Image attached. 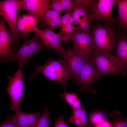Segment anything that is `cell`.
Instances as JSON below:
<instances>
[{"instance_id":"6da1fadb","label":"cell","mask_w":127,"mask_h":127,"mask_svg":"<svg viewBox=\"0 0 127 127\" xmlns=\"http://www.w3.org/2000/svg\"><path fill=\"white\" fill-rule=\"evenodd\" d=\"M93 39L92 54H110L114 50L118 31L113 25L97 23L91 26Z\"/></svg>"},{"instance_id":"7a4b0ae2","label":"cell","mask_w":127,"mask_h":127,"mask_svg":"<svg viewBox=\"0 0 127 127\" xmlns=\"http://www.w3.org/2000/svg\"><path fill=\"white\" fill-rule=\"evenodd\" d=\"M42 74L46 79L53 82L61 84L65 90L67 81L73 78L72 74L67 64L60 56L57 60L51 57L47 59L46 63L43 66H36L35 72L30 77V79L34 78L39 73Z\"/></svg>"},{"instance_id":"3957f363","label":"cell","mask_w":127,"mask_h":127,"mask_svg":"<svg viewBox=\"0 0 127 127\" xmlns=\"http://www.w3.org/2000/svg\"><path fill=\"white\" fill-rule=\"evenodd\" d=\"M21 0H0V15L7 22L12 38V50L20 42V34L16 26L18 12L20 10Z\"/></svg>"},{"instance_id":"277c9868","label":"cell","mask_w":127,"mask_h":127,"mask_svg":"<svg viewBox=\"0 0 127 127\" xmlns=\"http://www.w3.org/2000/svg\"><path fill=\"white\" fill-rule=\"evenodd\" d=\"M42 49L45 48L35 33L31 39L24 41L16 52L12 53L8 61H18V69L21 70L35 53Z\"/></svg>"},{"instance_id":"5b68a950","label":"cell","mask_w":127,"mask_h":127,"mask_svg":"<svg viewBox=\"0 0 127 127\" xmlns=\"http://www.w3.org/2000/svg\"><path fill=\"white\" fill-rule=\"evenodd\" d=\"M90 59L101 77L106 74H122V66L115 55L110 53L92 54Z\"/></svg>"},{"instance_id":"8992f818","label":"cell","mask_w":127,"mask_h":127,"mask_svg":"<svg viewBox=\"0 0 127 127\" xmlns=\"http://www.w3.org/2000/svg\"><path fill=\"white\" fill-rule=\"evenodd\" d=\"M9 79L6 90L11 101L10 109L15 112L20 111V103L23 100V95L26 91L24 86L23 71L18 69L12 77L8 76Z\"/></svg>"},{"instance_id":"52a82bcc","label":"cell","mask_w":127,"mask_h":127,"mask_svg":"<svg viewBox=\"0 0 127 127\" xmlns=\"http://www.w3.org/2000/svg\"><path fill=\"white\" fill-rule=\"evenodd\" d=\"M115 2V0H93L90 10L92 21L103 20L113 25L114 18L112 13Z\"/></svg>"},{"instance_id":"ba28073f","label":"cell","mask_w":127,"mask_h":127,"mask_svg":"<svg viewBox=\"0 0 127 127\" xmlns=\"http://www.w3.org/2000/svg\"><path fill=\"white\" fill-rule=\"evenodd\" d=\"M101 77L92 62L89 58L81 71L74 79L75 82L80 86L79 91H92V85Z\"/></svg>"},{"instance_id":"9c48e42d","label":"cell","mask_w":127,"mask_h":127,"mask_svg":"<svg viewBox=\"0 0 127 127\" xmlns=\"http://www.w3.org/2000/svg\"><path fill=\"white\" fill-rule=\"evenodd\" d=\"M72 40L73 50L87 58L92 55L93 39L91 31L80 32L74 30Z\"/></svg>"},{"instance_id":"30bf717a","label":"cell","mask_w":127,"mask_h":127,"mask_svg":"<svg viewBox=\"0 0 127 127\" xmlns=\"http://www.w3.org/2000/svg\"><path fill=\"white\" fill-rule=\"evenodd\" d=\"M34 32L44 46L45 49L52 48L61 56L66 49L62 45L58 34L49 28L41 30L36 27L34 28Z\"/></svg>"},{"instance_id":"8fae6325","label":"cell","mask_w":127,"mask_h":127,"mask_svg":"<svg viewBox=\"0 0 127 127\" xmlns=\"http://www.w3.org/2000/svg\"><path fill=\"white\" fill-rule=\"evenodd\" d=\"M71 72L75 78L79 73L87 60V58L69 48L66 49L60 56Z\"/></svg>"},{"instance_id":"7c38bea8","label":"cell","mask_w":127,"mask_h":127,"mask_svg":"<svg viewBox=\"0 0 127 127\" xmlns=\"http://www.w3.org/2000/svg\"><path fill=\"white\" fill-rule=\"evenodd\" d=\"M49 0H21L20 10L28 11L38 17L51 8Z\"/></svg>"},{"instance_id":"4fadbf2b","label":"cell","mask_w":127,"mask_h":127,"mask_svg":"<svg viewBox=\"0 0 127 127\" xmlns=\"http://www.w3.org/2000/svg\"><path fill=\"white\" fill-rule=\"evenodd\" d=\"M116 56L122 66V75L126 74L127 66V35L126 32L118 33Z\"/></svg>"},{"instance_id":"5bb4252c","label":"cell","mask_w":127,"mask_h":127,"mask_svg":"<svg viewBox=\"0 0 127 127\" xmlns=\"http://www.w3.org/2000/svg\"><path fill=\"white\" fill-rule=\"evenodd\" d=\"M40 116V111L30 113L20 111L15 112L12 121L17 127H35Z\"/></svg>"},{"instance_id":"9a60e30c","label":"cell","mask_w":127,"mask_h":127,"mask_svg":"<svg viewBox=\"0 0 127 127\" xmlns=\"http://www.w3.org/2000/svg\"><path fill=\"white\" fill-rule=\"evenodd\" d=\"M0 38L2 47L3 59L1 62L8 61L12 53L11 50L12 45V36L8 31L4 22L0 29Z\"/></svg>"},{"instance_id":"2e32d148","label":"cell","mask_w":127,"mask_h":127,"mask_svg":"<svg viewBox=\"0 0 127 127\" xmlns=\"http://www.w3.org/2000/svg\"><path fill=\"white\" fill-rule=\"evenodd\" d=\"M117 6L118 15L114 18V24L117 26V30L126 32L127 29V0H115Z\"/></svg>"},{"instance_id":"e0dca14e","label":"cell","mask_w":127,"mask_h":127,"mask_svg":"<svg viewBox=\"0 0 127 127\" xmlns=\"http://www.w3.org/2000/svg\"><path fill=\"white\" fill-rule=\"evenodd\" d=\"M74 23L72 16L71 17L67 23L65 24L62 25L60 29L58 34L61 40H63L68 45V41L69 40H72L73 37V31L75 27L71 24Z\"/></svg>"},{"instance_id":"ac0fdd59","label":"cell","mask_w":127,"mask_h":127,"mask_svg":"<svg viewBox=\"0 0 127 127\" xmlns=\"http://www.w3.org/2000/svg\"><path fill=\"white\" fill-rule=\"evenodd\" d=\"M21 16L29 32H34V28L38 21V16L30 12Z\"/></svg>"},{"instance_id":"d6986e66","label":"cell","mask_w":127,"mask_h":127,"mask_svg":"<svg viewBox=\"0 0 127 127\" xmlns=\"http://www.w3.org/2000/svg\"><path fill=\"white\" fill-rule=\"evenodd\" d=\"M72 11V17L74 23L75 22L77 24H79L80 19L83 17L91 18V13L90 12L78 6H74Z\"/></svg>"},{"instance_id":"ffe728a7","label":"cell","mask_w":127,"mask_h":127,"mask_svg":"<svg viewBox=\"0 0 127 127\" xmlns=\"http://www.w3.org/2000/svg\"><path fill=\"white\" fill-rule=\"evenodd\" d=\"M60 13L52 10L51 8L48 9L44 13L38 17V21L41 24H45L48 21L61 17Z\"/></svg>"},{"instance_id":"44dd1931","label":"cell","mask_w":127,"mask_h":127,"mask_svg":"<svg viewBox=\"0 0 127 127\" xmlns=\"http://www.w3.org/2000/svg\"><path fill=\"white\" fill-rule=\"evenodd\" d=\"M49 115L48 107L46 105L42 114L38 119L35 127H50V121Z\"/></svg>"},{"instance_id":"7402d4cb","label":"cell","mask_w":127,"mask_h":127,"mask_svg":"<svg viewBox=\"0 0 127 127\" xmlns=\"http://www.w3.org/2000/svg\"><path fill=\"white\" fill-rule=\"evenodd\" d=\"M113 119L112 127H127V118L119 117V112L114 111L111 114Z\"/></svg>"},{"instance_id":"603a6c76","label":"cell","mask_w":127,"mask_h":127,"mask_svg":"<svg viewBox=\"0 0 127 127\" xmlns=\"http://www.w3.org/2000/svg\"><path fill=\"white\" fill-rule=\"evenodd\" d=\"M89 119L90 123L95 126L101 121L107 119L105 114L101 111H94L89 114Z\"/></svg>"},{"instance_id":"cb8c5ba5","label":"cell","mask_w":127,"mask_h":127,"mask_svg":"<svg viewBox=\"0 0 127 127\" xmlns=\"http://www.w3.org/2000/svg\"><path fill=\"white\" fill-rule=\"evenodd\" d=\"M16 26L18 31L22 38L25 39L29 33L26 26L21 15L17 17Z\"/></svg>"},{"instance_id":"d4e9b609","label":"cell","mask_w":127,"mask_h":127,"mask_svg":"<svg viewBox=\"0 0 127 127\" xmlns=\"http://www.w3.org/2000/svg\"><path fill=\"white\" fill-rule=\"evenodd\" d=\"M77 94L76 92L71 93L65 91L60 93V95L71 107L74 102L79 99Z\"/></svg>"},{"instance_id":"484cf974","label":"cell","mask_w":127,"mask_h":127,"mask_svg":"<svg viewBox=\"0 0 127 127\" xmlns=\"http://www.w3.org/2000/svg\"><path fill=\"white\" fill-rule=\"evenodd\" d=\"M72 1L74 6H78L90 13V9L93 0H73Z\"/></svg>"},{"instance_id":"4316f807","label":"cell","mask_w":127,"mask_h":127,"mask_svg":"<svg viewBox=\"0 0 127 127\" xmlns=\"http://www.w3.org/2000/svg\"><path fill=\"white\" fill-rule=\"evenodd\" d=\"M92 21L90 20L81 22L79 26L75 27L74 30L80 32H87L90 31L91 24Z\"/></svg>"},{"instance_id":"83f0119b","label":"cell","mask_w":127,"mask_h":127,"mask_svg":"<svg viewBox=\"0 0 127 127\" xmlns=\"http://www.w3.org/2000/svg\"><path fill=\"white\" fill-rule=\"evenodd\" d=\"M61 12L72 10L74 6L72 0H60Z\"/></svg>"},{"instance_id":"f1b7e54d","label":"cell","mask_w":127,"mask_h":127,"mask_svg":"<svg viewBox=\"0 0 127 127\" xmlns=\"http://www.w3.org/2000/svg\"><path fill=\"white\" fill-rule=\"evenodd\" d=\"M61 17L56 18L47 22L45 24L49 26L51 29L53 30L54 28L56 27H61L62 24L61 21Z\"/></svg>"},{"instance_id":"f546056e","label":"cell","mask_w":127,"mask_h":127,"mask_svg":"<svg viewBox=\"0 0 127 127\" xmlns=\"http://www.w3.org/2000/svg\"><path fill=\"white\" fill-rule=\"evenodd\" d=\"M12 116L10 115L7 116L5 120L0 124V127H17L13 122Z\"/></svg>"},{"instance_id":"4dcf8cb0","label":"cell","mask_w":127,"mask_h":127,"mask_svg":"<svg viewBox=\"0 0 127 127\" xmlns=\"http://www.w3.org/2000/svg\"><path fill=\"white\" fill-rule=\"evenodd\" d=\"M67 123L64 120V115H62L55 120L54 127H68Z\"/></svg>"},{"instance_id":"1f68e13d","label":"cell","mask_w":127,"mask_h":127,"mask_svg":"<svg viewBox=\"0 0 127 127\" xmlns=\"http://www.w3.org/2000/svg\"><path fill=\"white\" fill-rule=\"evenodd\" d=\"M66 122L74 124L78 127H84L80 118H75L72 115L67 119Z\"/></svg>"},{"instance_id":"d6a6232c","label":"cell","mask_w":127,"mask_h":127,"mask_svg":"<svg viewBox=\"0 0 127 127\" xmlns=\"http://www.w3.org/2000/svg\"><path fill=\"white\" fill-rule=\"evenodd\" d=\"M50 4L51 8L59 13L61 12L60 0H52Z\"/></svg>"},{"instance_id":"836d02e7","label":"cell","mask_w":127,"mask_h":127,"mask_svg":"<svg viewBox=\"0 0 127 127\" xmlns=\"http://www.w3.org/2000/svg\"><path fill=\"white\" fill-rule=\"evenodd\" d=\"M72 16V10L65 11L64 15L61 16V21L62 25L66 24L68 22L70 17Z\"/></svg>"},{"instance_id":"e575fe53","label":"cell","mask_w":127,"mask_h":127,"mask_svg":"<svg viewBox=\"0 0 127 127\" xmlns=\"http://www.w3.org/2000/svg\"><path fill=\"white\" fill-rule=\"evenodd\" d=\"M80 119L84 127H91L87 122V119L86 110L83 109Z\"/></svg>"},{"instance_id":"d590c367","label":"cell","mask_w":127,"mask_h":127,"mask_svg":"<svg viewBox=\"0 0 127 127\" xmlns=\"http://www.w3.org/2000/svg\"><path fill=\"white\" fill-rule=\"evenodd\" d=\"M112 127V124L109 122L107 119L101 121L95 126V127Z\"/></svg>"},{"instance_id":"8d00e7d4","label":"cell","mask_w":127,"mask_h":127,"mask_svg":"<svg viewBox=\"0 0 127 127\" xmlns=\"http://www.w3.org/2000/svg\"><path fill=\"white\" fill-rule=\"evenodd\" d=\"M83 109L82 108L77 110H73L72 113L71 115L75 118H80Z\"/></svg>"},{"instance_id":"74e56055","label":"cell","mask_w":127,"mask_h":127,"mask_svg":"<svg viewBox=\"0 0 127 127\" xmlns=\"http://www.w3.org/2000/svg\"><path fill=\"white\" fill-rule=\"evenodd\" d=\"M73 110H75L82 108L81 103L79 99L76 100L71 107Z\"/></svg>"},{"instance_id":"f35d334b","label":"cell","mask_w":127,"mask_h":127,"mask_svg":"<svg viewBox=\"0 0 127 127\" xmlns=\"http://www.w3.org/2000/svg\"><path fill=\"white\" fill-rule=\"evenodd\" d=\"M3 59V54L2 53V47L1 42L0 38V62H1Z\"/></svg>"},{"instance_id":"ab89813d","label":"cell","mask_w":127,"mask_h":127,"mask_svg":"<svg viewBox=\"0 0 127 127\" xmlns=\"http://www.w3.org/2000/svg\"><path fill=\"white\" fill-rule=\"evenodd\" d=\"M5 20L4 18L1 16L0 17V29L3 23L4 22Z\"/></svg>"},{"instance_id":"60d3db41","label":"cell","mask_w":127,"mask_h":127,"mask_svg":"<svg viewBox=\"0 0 127 127\" xmlns=\"http://www.w3.org/2000/svg\"></svg>"}]
</instances>
